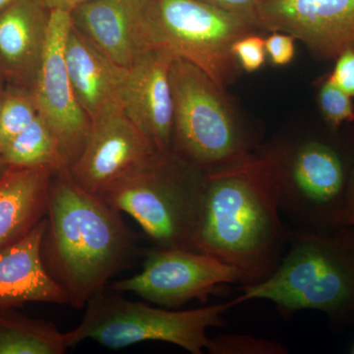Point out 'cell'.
Returning <instances> with one entry per match:
<instances>
[{"mask_svg":"<svg viewBox=\"0 0 354 354\" xmlns=\"http://www.w3.org/2000/svg\"><path fill=\"white\" fill-rule=\"evenodd\" d=\"M171 152L212 174L241 164L252 153L254 140L244 129L225 87L196 65L174 58Z\"/></svg>","mask_w":354,"mask_h":354,"instance_id":"cell-4","label":"cell"},{"mask_svg":"<svg viewBox=\"0 0 354 354\" xmlns=\"http://www.w3.org/2000/svg\"><path fill=\"white\" fill-rule=\"evenodd\" d=\"M169 51L152 50L141 55L125 71L121 90V109L152 140L162 153L171 152L174 97Z\"/></svg>","mask_w":354,"mask_h":354,"instance_id":"cell-13","label":"cell"},{"mask_svg":"<svg viewBox=\"0 0 354 354\" xmlns=\"http://www.w3.org/2000/svg\"><path fill=\"white\" fill-rule=\"evenodd\" d=\"M239 304L268 300L285 319L304 310L330 317L354 311V228L317 232L288 228V246L276 271L243 286Z\"/></svg>","mask_w":354,"mask_h":354,"instance_id":"cell-3","label":"cell"},{"mask_svg":"<svg viewBox=\"0 0 354 354\" xmlns=\"http://www.w3.org/2000/svg\"><path fill=\"white\" fill-rule=\"evenodd\" d=\"M353 353H354V348H353Z\"/></svg>","mask_w":354,"mask_h":354,"instance_id":"cell-33","label":"cell"},{"mask_svg":"<svg viewBox=\"0 0 354 354\" xmlns=\"http://www.w3.org/2000/svg\"><path fill=\"white\" fill-rule=\"evenodd\" d=\"M207 180L206 172L162 153L102 200L134 218L156 248L195 250Z\"/></svg>","mask_w":354,"mask_h":354,"instance_id":"cell-5","label":"cell"},{"mask_svg":"<svg viewBox=\"0 0 354 354\" xmlns=\"http://www.w3.org/2000/svg\"><path fill=\"white\" fill-rule=\"evenodd\" d=\"M239 304L237 298L201 308L176 311L155 308L118 295L95 293L86 304L82 322L64 333L68 348L93 339L111 349L145 342L176 344L192 354L206 349L208 330L225 325L223 314Z\"/></svg>","mask_w":354,"mask_h":354,"instance_id":"cell-7","label":"cell"},{"mask_svg":"<svg viewBox=\"0 0 354 354\" xmlns=\"http://www.w3.org/2000/svg\"><path fill=\"white\" fill-rule=\"evenodd\" d=\"M274 171L281 213L299 230L334 232L348 227L346 198L353 165L318 138L283 139L261 152Z\"/></svg>","mask_w":354,"mask_h":354,"instance_id":"cell-6","label":"cell"},{"mask_svg":"<svg viewBox=\"0 0 354 354\" xmlns=\"http://www.w3.org/2000/svg\"><path fill=\"white\" fill-rule=\"evenodd\" d=\"M329 77L337 87L354 97V48L344 51L335 58V67Z\"/></svg>","mask_w":354,"mask_h":354,"instance_id":"cell-26","label":"cell"},{"mask_svg":"<svg viewBox=\"0 0 354 354\" xmlns=\"http://www.w3.org/2000/svg\"><path fill=\"white\" fill-rule=\"evenodd\" d=\"M232 51L239 67L247 73H253L259 70L267 57L265 39L256 35V32L246 35L235 41Z\"/></svg>","mask_w":354,"mask_h":354,"instance_id":"cell-24","label":"cell"},{"mask_svg":"<svg viewBox=\"0 0 354 354\" xmlns=\"http://www.w3.org/2000/svg\"><path fill=\"white\" fill-rule=\"evenodd\" d=\"M318 102L324 120L333 129L344 123L354 122L353 97L337 87L329 75L323 77L318 91Z\"/></svg>","mask_w":354,"mask_h":354,"instance_id":"cell-23","label":"cell"},{"mask_svg":"<svg viewBox=\"0 0 354 354\" xmlns=\"http://www.w3.org/2000/svg\"><path fill=\"white\" fill-rule=\"evenodd\" d=\"M136 250L120 212L77 185L68 169L53 174L41 257L71 306L84 308L130 264Z\"/></svg>","mask_w":354,"mask_h":354,"instance_id":"cell-2","label":"cell"},{"mask_svg":"<svg viewBox=\"0 0 354 354\" xmlns=\"http://www.w3.org/2000/svg\"><path fill=\"white\" fill-rule=\"evenodd\" d=\"M206 349L212 354H286L285 344L250 335L227 334L209 339Z\"/></svg>","mask_w":354,"mask_h":354,"instance_id":"cell-22","label":"cell"},{"mask_svg":"<svg viewBox=\"0 0 354 354\" xmlns=\"http://www.w3.org/2000/svg\"><path fill=\"white\" fill-rule=\"evenodd\" d=\"M65 64L72 87L91 122L121 109L127 68L114 64L72 22L64 46Z\"/></svg>","mask_w":354,"mask_h":354,"instance_id":"cell-17","label":"cell"},{"mask_svg":"<svg viewBox=\"0 0 354 354\" xmlns=\"http://www.w3.org/2000/svg\"><path fill=\"white\" fill-rule=\"evenodd\" d=\"M8 167H48L55 171L68 169L59 142L41 114L0 153Z\"/></svg>","mask_w":354,"mask_h":354,"instance_id":"cell-20","label":"cell"},{"mask_svg":"<svg viewBox=\"0 0 354 354\" xmlns=\"http://www.w3.org/2000/svg\"><path fill=\"white\" fill-rule=\"evenodd\" d=\"M149 30L155 50L188 60L223 87L234 82L241 71L232 46L258 31L202 0H150Z\"/></svg>","mask_w":354,"mask_h":354,"instance_id":"cell-8","label":"cell"},{"mask_svg":"<svg viewBox=\"0 0 354 354\" xmlns=\"http://www.w3.org/2000/svg\"><path fill=\"white\" fill-rule=\"evenodd\" d=\"M0 309V354H62L64 333L50 321Z\"/></svg>","mask_w":354,"mask_h":354,"instance_id":"cell-19","label":"cell"},{"mask_svg":"<svg viewBox=\"0 0 354 354\" xmlns=\"http://www.w3.org/2000/svg\"><path fill=\"white\" fill-rule=\"evenodd\" d=\"M92 0H41L48 11H62L71 14L79 6Z\"/></svg>","mask_w":354,"mask_h":354,"instance_id":"cell-28","label":"cell"},{"mask_svg":"<svg viewBox=\"0 0 354 354\" xmlns=\"http://www.w3.org/2000/svg\"><path fill=\"white\" fill-rule=\"evenodd\" d=\"M39 114L31 88L8 85L0 104V153Z\"/></svg>","mask_w":354,"mask_h":354,"instance_id":"cell-21","label":"cell"},{"mask_svg":"<svg viewBox=\"0 0 354 354\" xmlns=\"http://www.w3.org/2000/svg\"><path fill=\"white\" fill-rule=\"evenodd\" d=\"M241 281L234 267L209 254L155 247L147 252L141 272L114 281L108 288L136 293L147 301L176 309L193 299H207L221 286Z\"/></svg>","mask_w":354,"mask_h":354,"instance_id":"cell-9","label":"cell"},{"mask_svg":"<svg viewBox=\"0 0 354 354\" xmlns=\"http://www.w3.org/2000/svg\"><path fill=\"white\" fill-rule=\"evenodd\" d=\"M55 172L48 167L7 169L0 178V247L23 239L46 218Z\"/></svg>","mask_w":354,"mask_h":354,"instance_id":"cell-18","label":"cell"},{"mask_svg":"<svg viewBox=\"0 0 354 354\" xmlns=\"http://www.w3.org/2000/svg\"><path fill=\"white\" fill-rule=\"evenodd\" d=\"M50 11L41 0H18L0 12V79L32 88L48 41Z\"/></svg>","mask_w":354,"mask_h":354,"instance_id":"cell-15","label":"cell"},{"mask_svg":"<svg viewBox=\"0 0 354 354\" xmlns=\"http://www.w3.org/2000/svg\"><path fill=\"white\" fill-rule=\"evenodd\" d=\"M346 218L348 227L354 228V164L349 174L346 198Z\"/></svg>","mask_w":354,"mask_h":354,"instance_id":"cell-29","label":"cell"},{"mask_svg":"<svg viewBox=\"0 0 354 354\" xmlns=\"http://www.w3.org/2000/svg\"><path fill=\"white\" fill-rule=\"evenodd\" d=\"M8 167V165H7L6 162H4L3 158L0 157V178H1L2 176L6 174Z\"/></svg>","mask_w":354,"mask_h":354,"instance_id":"cell-31","label":"cell"},{"mask_svg":"<svg viewBox=\"0 0 354 354\" xmlns=\"http://www.w3.org/2000/svg\"><path fill=\"white\" fill-rule=\"evenodd\" d=\"M209 6L232 14L259 30L258 0H202Z\"/></svg>","mask_w":354,"mask_h":354,"instance_id":"cell-27","label":"cell"},{"mask_svg":"<svg viewBox=\"0 0 354 354\" xmlns=\"http://www.w3.org/2000/svg\"><path fill=\"white\" fill-rule=\"evenodd\" d=\"M162 153L122 109H118L92 121L82 153L68 172L77 185L104 199Z\"/></svg>","mask_w":354,"mask_h":354,"instance_id":"cell-10","label":"cell"},{"mask_svg":"<svg viewBox=\"0 0 354 354\" xmlns=\"http://www.w3.org/2000/svg\"><path fill=\"white\" fill-rule=\"evenodd\" d=\"M0 81H1V79H0ZM4 90H6V87H3L1 82H0V104H1L2 97H3Z\"/></svg>","mask_w":354,"mask_h":354,"instance_id":"cell-32","label":"cell"},{"mask_svg":"<svg viewBox=\"0 0 354 354\" xmlns=\"http://www.w3.org/2000/svg\"><path fill=\"white\" fill-rule=\"evenodd\" d=\"M266 53L274 66H286L295 55V38L281 32H272L265 39Z\"/></svg>","mask_w":354,"mask_h":354,"instance_id":"cell-25","label":"cell"},{"mask_svg":"<svg viewBox=\"0 0 354 354\" xmlns=\"http://www.w3.org/2000/svg\"><path fill=\"white\" fill-rule=\"evenodd\" d=\"M259 30L281 32L323 60L354 48V0H258Z\"/></svg>","mask_w":354,"mask_h":354,"instance_id":"cell-12","label":"cell"},{"mask_svg":"<svg viewBox=\"0 0 354 354\" xmlns=\"http://www.w3.org/2000/svg\"><path fill=\"white\" fill-rule=\"evenodd\" d=\"M16 1H18V0H0V12Z\"/></svg>","mask_w":354,"mask_h":354,"instance_id":"cell-30","label":"cell"},{"mask_svg":"<svg viewBox=\"0 0 354 354\" xmlns=\"http://www.w3.org/2000/svg\"><path fill=\"white\" fill-rule=\"evenodd\" d=\"M46 216L19 241L0 247V309L30 302L69 304L66 291L41 257Z\"/></svg>","mask_w":354,"mask_h":354,"instance_id":"cell-16","label":"cell"},{"mask_svg":"<svg viewBox=\"0 0 354 354\" xmlns=\"http://www.w3.org/2000/svg\"><path fill=\"white\" fill-rule=\"evenodd\" d=\"M71 26V14L50 11L48 41L32 88L39 113L59 142L69 167L82 153L92 125L77 101L65 64V39Z\"/></svg>","mask_w":354,"mask_h":354,"instance_id":"cell-11","label":"cell"},{"mask_svg":"<svg viewBox=\"0 0 354 354\" xmlns=\"http://www.w3.org/2000/svg\"><path fill=\"white\" fill-rule=\"evenodd\" d=\"M149 4L150 0H92L71 13L72 22L114 64L128 68L155 50Z\"/></svg>","mask_w":354,"mask_h":354,"instance_id":"cell-14","label":"cell"},{"mask_svg":"<svg viewBox=\"0 0 354 354\" xmlns=\"http://www.w3.org/2000/svg\"><path fill=\"white\" fill-rule=\"evenodd\" d=\"M270 160L253 153L241 164L208 174L195 250L241 274L243 286L276 271L288 246Z\"/></svg>","mask_w":354,"mask_h":354,"instance_id":"cell-1","label":"cell"}]
</instances>
